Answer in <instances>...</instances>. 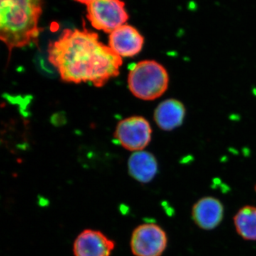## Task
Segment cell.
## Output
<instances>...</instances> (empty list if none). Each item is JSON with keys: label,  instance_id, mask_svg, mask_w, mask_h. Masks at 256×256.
<instances>
[{"label": "cell", "instance_id": "cell-1", "mask_svg": "<svg viewBox=\"0 0 256 256\" xmlns=\"http://www.w3.org/2000/svg\"><path fill=\"white\" fill-rule=\"evenodd\" d=\"M48 60L64 82H89L102 87L118 76L122 60L99 41L98 35L86 28H66L58 40L50 42Z\"/></svg>", "mask_w": 256, "mask_h": 256}, {"label": "cell", "instance_id": "cell-2", "mask_svg": "<svg viewBox=\"0 0 256 256\" xmlns=\"http://www.w3.org/2000/svg\"><path fill=\"white\" fill-rule=\"evenodd\" d=\"M44 0H0V40L10 52L37 44Z\"/></svg>", "mask_w": 256, "mask_h": 256}, {"label": "cell", "instance_id": "cell-3", "mask_svg": "<svg viewBox=\"0 0 256 256\" xmlns=\"http://www.w3.org/2000/svg\"><path fill=\"white\" fill-rule=\"evenodd\" d=\"M169 74L162 64L146 60L136 64L128 75V87L138 98L153 100L166 92L169 86Z\"/></svg>", "mask_w": 256, "mask_h": 256}, {"label": "cell", "instance_id": "cell-4", "mask_svg": "<svg viewBox=\"0 0 256 256\" xmlns=\"http://www.w3.org/2000/svg\"><path fill=\"white\" fill-rule=\"evenodd\" d=\"M87 6V18L92 28L106 33L127 22L129 15L121 0H92Z\"/></svg>", "mask_w": 256, "mask_h": 256}, {"label": "cell", "instance_id": "cell-5", "mask_svg": "<svg viewBox=\"0 0 256 256\" xmlns=\"http://www.w3.org/2000/svg\"><path fill=\"white\" fill-rule=\"evenodd\" d=\"M168 244L166 232L154 223L138 226L131 236V252L136 256H162Z\"/></svg>", "mask_w": 256, "mask_h": 256}, {"label": "cell", "instance_id": "cell-6", "mask_svg": "<svg viewBox=\"0 0 256 256\" xmlns=\"http://www.w3.org/2000/svg\"><path fill=\"white\" fill-rule=\"evenodd\" d=\"M114 138L124 149L133 152L143 150L151 141L150 124L141 116L128 118L118 124Z\"/></svg>", "mask_w": 256, "mask_h": 256}, {"label": "cell", "instance_id": "cell-7", "mask_svg": "<svg viewBox=\"0 0 256 256\" xmlns=\"http://www.w3.org/2000/svg\"><path fill=\"white\" fill-rule=\"evenodd\" d=\"M116 242L100 230L85 229L74 242V256H110Z\"/></svg>", "mask_w": 256, "mask_h": 256}, {"label": "cell", "instance_id": "cell-8", "mask_svg": "<svg viewBox=\"0 0 256 256\" xmlns=\"http://www.w3.org/2000/svg\"><path fill=\"white\" fill-rule=\"evenodd\" d=\"M144 38L137 28L124 24L109 35V47L121 58L133 57L142 50Z\"/></svg>", "mask_w": 256, "mask_h": 256}, {"label": "cell", "instance_id": "cell-9", "mask_svg": "<svg viewBox=\"0 0 256 256\" xmlns=\"http://www.w3.org/2000/svg\"><path fill=\"white\" fill-rule=\"evenodd\" d=\"M223 204L218 198L206 196L194 204L192 216L194 223L204 230L216 228L223 220Z\"/></svg>", "mask_w": 256, "mask_h": 256}, {"label": "cell", "instance_id": "cell-10", "mask_svg": "<svg viewBox=\"0 0 256 256\" xmlns=\"http://www.w3.org/2000/svg\"><path fill=\"white\" fill-rule=\"evenodd\" d=\"M128 172L136 181L149 183L156 176L158 164L156 156L146 151L134 152L128 162Z\"/></svg>", "mask_w": 256, "mask_h": 256}, {"label": "cell", "instance_id": "cell-11", "mask_svg": "<svg viewBox=\"0 0 256 256\" xmlns=\"http://www.w3.org/2000/svg\"><path fill=\"white\" fill-rule=\"evenodd\" d=\"M185 114L186 109L182 102L176 99H168L156 107L154 118L158 127L170 131L182 126Z\"/></svg>", "mask_w": 256, "mask_h": 256}, {"label": "cell", "instance_id": "cell-12", "mask_svg": "<svg viewBox=\"0 0 256 256\" xmlns=\"http://www.w3.org/2000/svg\"><path fill=\"white\" fill-rule=\"evenodd\" d=\"M237 233L248 240H256V206H245L234 218Z\"/></svg>", "mask_w": 256, "mask_h": 256}, {"label": "cell", "instance_id": "cell-13", "mask_svg": "<svg viewBox=\"0 0 256 256\" xmlns=\"http://www.w3.org/2000/svg\"><path fill=\"white\" fill-rule=\"evenodd\" d=\"M74 1L78 2L79 3H82V4L87 5L92 1V0H74Z\"/></svg>", "mask_w": 256, "mask_h": 256}]
</instances>
